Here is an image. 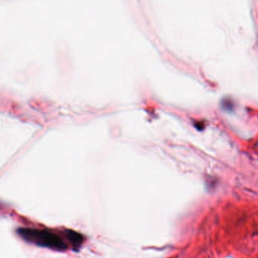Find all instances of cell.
<instances>
[{
  "mask_svg": "<svg viewBox=\"0 0 258 258\" xmlns=\"http://www.w3.org/2000/svg\"><path fill=\"white\" fill-rule=\"evenodd\" d=\"M17 232L24 240L40 247L56 250H64L68 248L67 244L59 235L48 230L19 228Z\"/></svg>",
  "mask_w": 258,
  "mask_h": 258,
  "instance_id": "1",
  "label": "cell"
},
{
  "mask_svg": "<svg viewBox=\"0 0 258 258\" xmlns=\"http://www.w3.org/2000/svg\"><path fill=\"white\" fill-rule=\"evenodd\" d=\"M66 235H67L69 241L72 242V245L74 246L75 248H79L84 242V236L81 234L75 232V231L67 230L66 231Z\"/></svg>",
  "mask_w": 258,
  "mask_h": 258,
  "instance_id": "2",
  "label": "cell"
}]
</instances>
